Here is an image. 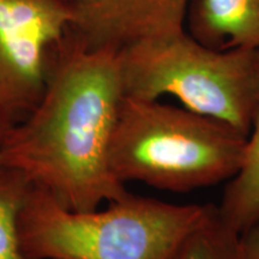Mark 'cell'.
Segmentation results:
<instances>
[{"instance_id":"cell-1","label":"cell","mask_w":259,"mask_h":259,"mask_svg":"<svg viewBox=\"0 0 259 259\" xmlns=\"http://www.w3.org/2000/svg\"><path fill=\"white\" fill-rule=\"evenodd\" d=\"M124 99L118 52L89 51L67 29L35 108L10 128L0 164L19 171L72 211L128 193L108 163Z\"/></svg>"},{"instance_id":"cell-2","label":"cell","mask_w":259,"mask_h":259,"mask_svg":"<svg viewBox=\"0 0 259 259\" xmlns=\"http://www.w3.org/2000/svg\"><path fill=\"white\" fill-rule=\"evenodd\" d=\"M248 137L212 116L124 96L109 144L116 180L173 192L233 179L244 166Z\"/></svg>"},{"instance_id":"cell-3","label":"cell","mask_w":259,"mask_h":259,"mask_svg":"<svg viewBox=\"0 0 259 259\" xmlns=\"http://www.w3.org/2000/svg\"><path fill=\"white\" fill-rule=\"evenodd\" d=\"M209 208L128 192L105 210L72 211L31 186L19 215L21 248L25 259H167Z\"/></svg>"},{"instance_id":"cell-4","label":"cell","mask_w":259,"mask_h":259,"mask_svg":"<svg viewBox=\"0 0 259 259\" xmlns=\"http://www.w3.org/2000/svg\"><path fill=\"white\" fill-rule=\"evenodd\" d=\"M257 52L219 51L185 30L118 52L124 96L171 95L186 109L226 121L248 137L255 108Z\"/></svg>"},{"instance_id":"cell-5","label":"cell","mask_w":259,"mask_h":259,"mask_svg":"<svg viewBox=\"0 0 259 259\" xmlns=\"http://www.w3.org/2000/svg\"><path fill=\"white\" fill-rule=\"evenodd\" d=\"M70 22L67 0H0V112L14 124L40 101Z\"/></svg>"},{"instance_id":"cell-6","label":"cell","mask_w":259,"mask_h":259,"mask_svg":"<svg viewBox=\"0 0 259 259\" xmlns=\"http://www.w3.org/2000/svg\"><path fill=\"white\" fill-rule=\"evenodd\" d=\"M191 0H67L69 30L89 51L122 48L184 31Z\"/></svg>"},{"instance_id":"cell-7","label":"cell","mask_w":259,"mask_h":259,"mask_svg":"<svg viewBox=\"0 0 259 259\" xmlns=\"http://www.w3.org/2000/svg\"><path fill=\"white\" fill-rule=\"evenodd\" d=\"M191 36L212 50L259 51V0H191Z\"/></svg>"},{"instance_id":"cell-8","label":"cell","mask_w":259,"mask_h":259,"mask_svg":"<svg viewBox=\"0 0 259 259\" xmlns=\"http://www.w3.org/2000/svg\"><path fill=\"white\" fill-rule=\"evenodd\" d=\"M219 211L239 233L259 222V51L255 69V108L244 166L231 180Z\"/></svg>"},{"instance_id":"cell-9","label":"cell","mask_w":259,"mask_h":259,"mask_svg":"<svg viewBox=\"0 0 259 259\" xmlns=\"http://www.w3.org/2000/svg\"><path fill=\"white\" fill-rule=\"evenodd\" d=\"M167 259H242L240 233L210 204L202 221L181 239Z\"/></svg>"},{"instance_id":"cell-10","label":"cell","mask_w":259,"mask_h":259,"mask_svg":"<svg viewBox=\"0 0 259 259\" xmlns=\"http://www.w3.org/2000/svg\"><path fill=\"white\" fill-rule=\"evenodd\" d=\"M31 186L23 174L0 164V259H25L18 223Z\"/></svg>"},{"instance_id":"cell-11","label":"cell","mask_w":259,"mask_h":259,"mask_svg":"<svg viewBox=\"0 0 259 259\" xmlns=\"http://www.w3.org/2000/svg\"><path fill=\"white\" fill-rule=\"evenodd\" d=\"M242 259H259V222L240 234Z\"/></svg>"},{"instance_id":"cell-12","label":"cell","mask_w":259,"mask_h":259,"mask_svg":"<svg viewBox=\"0 0 259 259\" xmlns=\"http://www.w3.org/2000/svg\"><path fill=\"white\" fill-rule=\"evenodd\" d=\"M14 125H15L14 122L10 120L8 116H5L2 112H0V147H2L3 142H4L6 135H8V132L10 131V128H11Z\"/></svg>"}]
</instances>
